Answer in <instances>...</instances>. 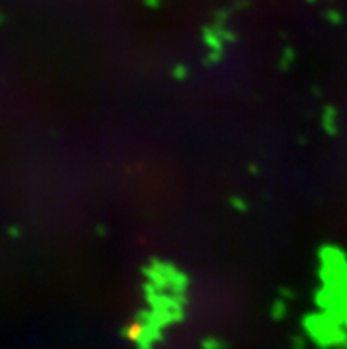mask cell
Returning <instances> with one entry per match:
<instances>
[{
	"label": "cell",
	"mask_w": 347,
	"mask_h": 349,
	"mask_svg": "<svg viewBox=\"0 0 347 349\" xmlns=\"http://www.w3.org/2000/svg\"><path fill=\"white\" fill-rule=\"evenodd\" d=\"M142 335V326L140 324H131L129 326V330L128 334H126V337L129 338V340H138V337Z\"/></svg>",
	"instance_id": "1"
}]
</instances>
